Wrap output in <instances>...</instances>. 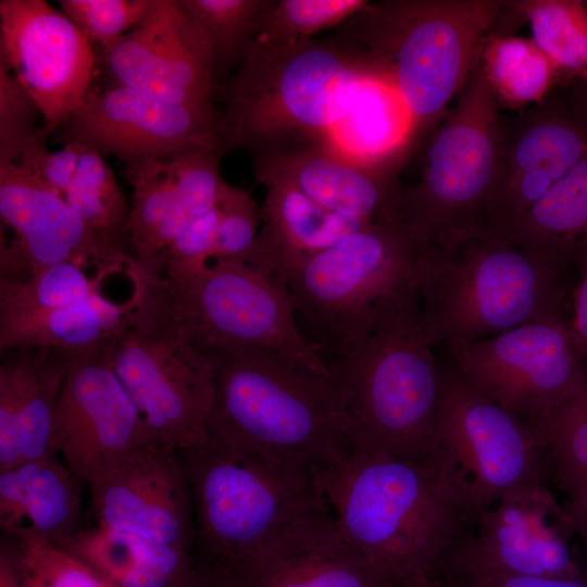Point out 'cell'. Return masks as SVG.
Masks as SVG:
<instances>
[{"mask_svg": "<svg viewBox=\"0 0 587 587\" xmlns=\"http://www.w3.org/2000/svg\"><path fill=\"white\" fill-rule=\"evenodd\" d=\"M420 251L397 217L382 220L284 276L302 334L329 365L383 315L419 294Z\"/></svg>", "mask_w": 587, "mask_h": 587, "instance_id": "obj_9", "label": "cell"}, {"mask_svg": "<svg viewBox=\"0 0 587 587\" xmlns=\"http://www.w3.org/2000/svg\"><path fill=\"white\" fill-rule=\"evenodd\" d=\"M97 63L107 87L216 111L210 48L177 0H152L137 26L100 48Z\"/></svg>", "mask_w": 587, "mask_h": 587, "instance_id": "obj_20", "label": "cell"}, {"mask_svg": "<svg viewBox=\"0 0 587 587\" xmlns=\"http://www.w3.org/2000/svg\"><path fill=\"white\" fill-rule=\"evenodd\" d=\"M560 488L565 494V511L574 539H578L587 554V476L569 482Z\"/></svg>", "mask_w": 587, "mask_h": 587, "instance_id": "obj_45", "label": "cell"}, {"mask_svg": "<svg viewBox=\"0 0 587 587\" xmlns=\"http://www.w3.org/2000/svg\"><path fill=\"white\" fill-rule=\"evenodd\" d=\"M419 317L416 295L332 361L347 451L430 465L441 373Z\"/></svg>", "mask_w": 587, "mask_h": 587, "instance_id": "obj_7", "label": "cell"}, {"mask_svg": "<svg viewBox=\"0 0 587 587\" xmlns=\"http://www.w3.org/2000/svg\"><path fill=\"white\" fill-rule=\"evenodd\" d=\"M89 487L97 525L189 548L192 501L176 451L149 444Z\"/></svg>", "mask_w": 587, "mask_h": 587, "instance_id": "obj_21", "label": "cell"}, {"mask_svg": "<svg viewBox=\"0 0 587 587\" xmlns=\"http://www.w3.org/2000/svg\"><path fill=\"white\" fill-rule=\"evenodd\" d=\"M60 548L116 587H172L196 567L188 549L100 525L78 529Z\"/></svg>", "mask_w": 587, "mask_h": 587, "instance_id": "obj_28", "label": "cell"}, {"mask_svg": "<svg viewBox=\"0 0 587 587\" xmlns=\"http://www.w3.org/2000/svg\"><path fill=\"white\" fill-rule=\"evenodd\" d=\"M416 286L419 330L432 347L566 320V273L487 228L421 249Z\"/></svg>", "mask_w": 587, "mask_h": 587, "instance_id": "obj_3", "label": "cell"}, {"mask_svg": "<svg viewBox=\"0 0 587 587\" xmlns=\"http://www.w3.org/2000/svg\"><path fill=\"white\" fill-rule=\"evenodd\" d=\"M20 567L41 587H116L66 550L32 536L15 538Z\"/></svg>", "mask_w": 587, "mask_h": 587, "instance_id": "obj_39", "label": "cell"}, {"mask_svg": "<svg viewBox=\"0 0 587 587\" xmlns=\"http://www.w3.org/2000/svg\"><path fill=\"white\" fill-rule=\"evenodd\" d=\"M502 0L367 2L337 34L398 92L412 115L416 142L442 118L477 64Z\"/></svg>", "mask_w": 587, "mask_h": 587, "instance_id": "obj_6", "label": "cell"}, {"mask_svg": "<svg viewBox=\"0 0 587 587\" xmlns=\"http://www.w3.org/2000/svg\"><path fill=\"white\" fill-rule=\"evenodd\" d=\"M204 37L215 90L235 72L275 0H177Z\"/></svg>", "mask_w": 587, "mask_h": 587, "instance_id": "obj_33", "label": "cell"}, {"mask_svg": "<svg viewBox=\"0 0 587 587\" xmlns=\"http://www.w3.org/2000/svg\"><path fill=\"white\" fill-rule=\"evenodd\" d=\"M573 539L565 508L546 480L528 483L504 494L480 516L434 578L482 573L579 576L583 573L573 554Z\"/></svg>", "mask_w": 587, "mask_h": 587, "instance_id": "obj_15", "label": "cell"}, {"mask_svg": "<svg viewBox=\"0 0 587 587\" xmlns=\"http://www.w3.org/2000/svg\"><path fill=\"white\" fill-rule=\"evenodd\" d=\"M0 280H23L60 263L126 276L136 263L128 238L87 226L28 165L0 163Z\"/></svg>", "mask_w": 587, "mask_h": 587, "instance_id": "obj_14", "label": "cell"}, {"mask_svg": "<svg viewBox=\"0 0 587 587\" xmlns=\"http://www.w3.org/2000/svg\"><path fill=\"white\" fill-rule=\"evenodd\" d=\"M587 155V92L565 104L557 85L514 116L500 115V154L487 229L507 233Z\"/></svg>", "mask_w": 587, "mask_h": 587, "instance_id": "obj_19", "label": "cell"}, {"mask_svg": "<svg viewBox=\"0 0 587 587\" xmlns=\"http://www.w3.org/2000/svg\"><path fill=\"white\" fill-rule=\"evenodd\" d=\"M317 475L341 539L397 587L433 584L472 527L454 490L428 464L349 450Z\"/></svg>", "mask_w": 587, "mask_h": 587, "instance_id": "obj_1", "label": "cell"}, {"mask_svg": "<svg viewBox=\"0 0 587 587\" xmlns=\"http://www.w3.org/2000/svg\"><path fill=\"white\" fill-rule=\"evenodd\" d=\"M172 587H238L236 583L222 574L196 565L193 572Z\"/></svg>", "mask_w": 587, "mask_h": 587, "instance_id": "obj_47", "label": "cell"}, {"mask_svg": "<svg viewBox=\"0 0 587 587\" xmlns=\"http://www.w3.org/2000/svg\"><path fill=\"white\" fill-rule=\"evenodd\" d=\"M217 209L218 224L212 260L245 257L259 235L261 208L248 190L227 184Z\"/></svg>", "mask_w": 587, "mask_h": 587, "instance_id": "obj_42", "label": "cell"}, {"mask_svg": "<svg viewBox=\"0 0 587 587\" xmlns=\"http://www.w3.org/2000/svg\"><path fill=\"white\" fill-rule=\"evenodd\" d=\"M366 0H275L254 40L292 42L339 27L359 12Z\"/></svg>", "mask_w": 587, "mask_h": 587, "instance_id": "obj_38", "label": "cell"}, {"mask_svg": "<svg viewBox=\"0 0 587 587\" xmlns=\"http://www.w3.org/2000/svg\"><path fill=\"white\" fill-rule=\"evenodd\" d=\"M0 64L37 104L46 141L91 90L92 45L43 0H0Z\"/></svg>", "mask_w": 587, "mask_h": 587, "instance_id": "obj_17", "label": "cell"}, {"mask_svg": "<svg viewBox=\"0 0 587 587\" xmlns=\"http://www.w3.org/2000/svg\"><path fill=\"white\" fill-rule=\"evenodd\" d=\"M499 110L478 60L455 105L415 148L419 177L402 186L397 220L421 249L486 227L498 177Z\"/></svg>", "mask_w": 587, "mask_h": 587, "instance_id": "obj_10", "label": "cell"}, {"mask_svg": "<svg viewBox=\"0 0 587 587\" xmlns=\"http://www.w3.org/2000/svg\"><path fill=\"white\" fill-rule=\"evenodd\" d=\"M217 111L170 102L127 87L90 90L54 133L118 159L124 167L197 149H218ZM221 151V150H220Z\"/></svg>", "mask_w": 587, "mask_h": 587, "instance_id": "obj_18", "label": "cell"}, {"mask_svg": "<svg viewBox=\"0 0 587 587\" xmlns=\"http://www.w3.org/2000/svg\"><path fill=\"white\" fill-rule=\"evenodd\" d=\"M403 164L370 166L321 145H309L252 159L260 183L292 185L320 205L366 222L397 217Z\"/></svg>", "mask_w": 587, "mask_h": 587, "instance_id": "obj_22", "label": "cell"}, {"mask_svg": "<svg viewBox=\"0 0 587 587\" xmlns=\"http://www.w3.org/2000/svg\"><path fill=\"white\" fill-rule=\"evenodd\" d=\"M579 279L572 292L573 314L570 329L580 354L587 360V254L577 263Z\"/></svg>", "mask_w": 587, "mask_h": 587, "instance_id": "obj_46", "label": "cell"}, {"mask_svg": "<svg viewBox=\"0 0 587 587\" xmlns=\"http://www.w3.org/2000/svg\"><path fill=\"white\" fill-rule=\"evenodd\" d=\"M133 323L109 347L113 370L155 444L186 452L209 440L210 357L140 299Z\"/></svg>", "mask_w": 587, "mask_h": 587, "instance_id": "obj_12", "label": "cell"}, {"mask_svg": "<svg viewBox=\"0 0 587 587\" xmlns=\"http://www.w3.org/2000/svg\"><path fill=\"white\" fill-rule=\"evenodd\" d=\"M373 73L363 54L338 34L292 42L251 41L215 90L223 103L217 139L224 155L251 159L324 145Z\"/></svg>", "mask_w": 587, "mask_h": 587, "instance_id": "obj_2", "label": "cell"}, {"mask_svg": "<svg viewBox=\"0 0 587 587\" xmlns=\"http://www.w3.org/2000/svg\"><path fill=\"white\" fill-rule=\"evenodd\" d=\"M560 487L587 476V375L580 387L549 417L532 426Z\"/></svg>", "mask_w": 587, "mask_h": 587, "instance_id": "obj_37", "label": "cell"}, {"mask_svg": "<svg viewBox=\"0 0 587 587\" xmlns=\"http://www.w3.org/2000/svg\"><path fill=\"white\" fill-rule=\"evenodd\" d=\"M62 198L90 228L128 238L125 226L129 205L100 152L83 146L75 176Z\"/></svg>", "mask_w": 587, "mask_h": 587, "instance_id": "obj_36", "label": "cell"}, {"mask_svg": "<svg viewBox=\"0 0 587 587\" xmlns=\"http://www.w3.org/2000/svg\"><path fill=\"white\" fill-rule=\"evenodd\" d=\"M83 146L66 143L55 151L43 150L28 161H20L32 167L58 195L63 197L75 176Z\"/></svg>", "mask_w": 587, "mask_h": 587, "instance_id": "obj_44", "label": "cell"}, {"mask_svg": "<svg viewBox=\"0 0 587 587\" xmlns=\"http://www.w3.org/2000/svg\"><path fill=\"white\" fill-rule=\"evenodd\" d=\"M435 587H587V576L537 577L482 574H441L434 580Z\"/></svg>", "mask_w": 587, "mask_h": 587, "instance_id": "obj_43", "label": "cell"}, {"mask_svg": "<svg viewBox=\"0 0 587 587\" xmlns=\"http://www.w3.org/2000/svg\"><path fill=\"white\" fill-rule=\"evenodd\" d=\"M65 372L63 351L40 347L1 351L0 472L57 453L53 425Z\"/></svg>", "mask_w": 587, "mask_h": 587, "instance_id": "obj_23", "label": "cell"}, {"mask_svg": "<svg viewBox=\"0 0 587 587\" xmlns=\"http://www.w3.org/2000/svg\"><path fill=\"white\" fill-rule=\"evenodd\" d=\"M110 275L98 272L91 277L78 265L60 263L27 279L0 280V328L102 292Z\"/></svg>", "mask_w": 587, "mask_h": 587, "instance_id": "obj_34", "label": "cell"}, {"mask_svg": "<svg viewBox=\"0 0 587 587\" xmlns=\"http://www.w3.org/2000/svg\"><path fill=\"white\" fill-rule=\"evenodd\" d=\"M65 353L53 446L73 474L90 485L155 442L113 370L109 347Z\"/></svg>", "mask_w": 587, "mask_h": 587, "instance_id": "obj_16", "label": "cell"}, {"mask_svg": "<svg viewBox=\"0 0 587 587\" xmlns=\"http://www.w3.org/2000/svg\"><path fill=\"white\" fill-rule=\"evenodd\" d=\"M0 587H24L16 555L4 547L0 553Z\"/></svg>", "mask_w": 587, "mask_h": 587, "instance_id": "obj_48", "label": "cell"}, {"mask_svg": "<svg viewBox=\"0 0 587 587\" xmlns=\"http://www.w3.org/2000/svg\"><path fill=\"white\" fill-rule=\"evenodd\" d=\"M417 587H435L433 584L424 585V586H417Z\"/></svg>", "mask_w": 587, "mask_h": 587, "instance_id": "obj_51", "label": "cell"}, {"mask_svg": "<svg viewBox=\"0 0 587 587\" xmlns=\"http://www.w3.org/2000/svg\"><path fill=\"white\" fill-rule=\"evenodd\" d=\"M260 183L265 188L262 226L252 249L240 259L280 282L307 259L374 223L335 213L285 182Z\"/></svg>", "mask_w": 587, "mask_h": 587, "instance_id": "obj_25", "label": "cell"}, {"mask_svg": "<svg viewBox=\"0 0 587 587\" xmlns=\"http://www.w3.org/2000/svg\"><path fill=\"white\" fill-rule=\"evenodd\" d=\"M39 117L33 98L0 64V163L20 160L46 146L36 128Z\"/></svg>", "mask_w": 587, "mask_h": 587, "instance_id": "obj_40", "label": "cell"}, {"mask_svg": "<svg viewBox=\"0 0 587 587\" xmlns=\"http://www.w3.org/2000/svg\"><path fill=\"white\" fill-rule=\"evenodd\" d=\"M213 370L209 437L320 472L347 451L336 376L279 352H205Z\"/></svg>", "mask_w": 587, "mask_h": 587, "instance_id": "obj_4", "label": "cell"}, {"mask_svg": "<svg viewBox=\"0 0 587 587\" xmlns=\"http://www.w3.org/2000/svg\"><path fill=\"white\" fill-rule=\"evenodd\" d=\"M447 348L467 384L530 426L549 417L587 375V360L566 320L526 324Z\"/></svg>", "mask_w": 587, "mask_h": 587, "instance_id": "obj_13", "label": "cell"}, {"mask_svg": "<svg viewBox=\"0 0 587 587\" xmlns=\"http://www.w3.org/2000/svg\"><path fill=\"white\" fill-rule=\"evenodd\" d=\"M233 580L238 587H397L347 546L329 512L273 544Z\"/></svg>", "mask_w": 587, "mask_h": 587, "instance_id": "obj_24", "label": "cell"}, {"mask_svg": "<svg viewBox=\"0 0 587 587\" xmlns=\"http://www.w3.org/2000/svg\"><path fill=\"white\" fill-rule=\"evenodd\" d=\"M136 283L141 301L204 352L264 348L335 376L302 334L284 284L243 259H214L191 270L138 265Z\"/></svg>", "mask_w": 587, "mask_h": 587, "instance_id": "obj_8", "label": "cell"}, {"mask_svg": "<svg viewBox=\"0 0 587 587\" xmlns=\"http://www.w3.org/2000/svg\"><path fill=\"white\" fill-rule=\"evenodd\" d=\"M138 294L133 287L125 302L102 292L0 328V351L40 347L63 352L107 348L134 321Z\"/></svg>", "mask_w": 587, "mask_h": 587, "instance_id": "obj_29", "label": "cell"}, {"mask_svg": "<svg viewBox=\"0 0 587 587\" xmlns=\"http://www.w3.org/2000/svg\"><path fill=\"white\" fill-rule=\"evenodd\" d=\"M582 83H583V86L585 87V89L587 91V72H586L585 76L582 78Z\"/></svg>", "mask_w": 587, "mask_h": 587, "instance_id": "obj_50", "label": "cell"}, {"mask_svg": "<svg viewBox=\"0 0 587 587\" xmlns=\"http://www.w3.org/2000/svg\"><path fill=\"white\" fill-rule=\"evenodd\" d=\"M20 571H21L22 582H23L24 587H41L39 583L32 575L23 571L21 567H20Z\"/></svg>", "mask_w": 587, "mask_h": 587, "instance_id": "obj_49", "label": "cell"}, {"mask_svg": "<svg viewBox=\"0 0 587 587\" xmlns=\"http://www.w3.org/2000/svg\"><path fill=\"white\" fill-rule=\"evenodd\" d=\"M360 164L407 165L417 142L412 115L385 79L374 73L361 82L352 103L324 145Z\"/></svg>", "mask_w": 587, "mask_h": 587, "instance_id": "obj_27", "label": "cell"}, {"mask_svg": "<svg viewBox=\"0 0 587 587\" xmlns=\"http://www.w3.org/2000/svg\"><path fill=\"white\" fill-rule=\"evenodd\" d=\"M532 39L549 59L559 78L587 72V5L572 0H516Z\"/></svg>", "mask_w": 587, "mask_h": 587, "instance_id": "obj_35", "label": "cell"}, {"mask_svg": "<svg viewBox=\"0 0 587 587\" xmlns=\"http://www.w3.org/2000/svg\"><path fill=\"white\" fill-rule=\"evenodd\" d=\"M479 62L499 109L522 110L534 104L560 79L532 38L491 33Z\"/></svg>", "mask_w": 587, "mask_h": 587, "instance_id": "obj_32", "label": "cell"}, {"mask_svg": "<svg viewBox=\"0 0 587 587\" xmlns=\"http://www.w3.org/2000/svg\"><path fill=\"white\" fill-rule=\"evenodd\" d=\"M80 482L54 455L0 472V526L62 547L79 528Z\"/></svg>", "mask_w": 587, "mask_h": 587, "instance_id": "obj_26", "label": "cell"}, {"mask_svg": "<svg viewBox=\"0 0 587 587\" xmlns=\"http://www.w3.org/2000/svg\"><path fill=\"white\" fill-rule=\"evenodd\" d=\"M189 484L200 560L237 578L273 544L328 513L316 471L209 437L178 453Z\"/></svg>", "mask_w": 587, "mask_h": 587, "instance_id": "obj_5", "label": "cell"}, {"mask_svg": "<svg viewBox=\"0 0 587 587\" xmlns=\"http://www.w3.org/2000/svg\"><path fill=\"white\" fill-rule=\"evenodd\" d=\"M430 465L454 490L472 527L504 494L549 473L535 429L454 370L441 373Z\"/></svg>", "mask_w": 587, "mask_h": 587, "instance_id": "obj_11", "label": "cell"}, {"mask_svg": "<svg viewBox=\"0 0 587 587\" xmlns=\"http://www.w3.org/2000/svg\"><path fill=\"white\" fill-rule=\"evenodd\" d=\"M152 0H59L61 11L77 29L99 48L105 47L137 26Z\"/></svg>", "mask_w": 587, "mask_h": 587, "instance_id": "obj_41", "label": "cell"}, {"mask_svg": "<svg viewBox=\"0 0 587 587\" xmlns=\"http://www.w3.org/2000/svg\"><path fill=\"white\" fill-rule=\"evenodd\" d=\"M584 3L587 5V1H584Z\"/></svg>", "mask_w": 587, "mask_h": 587, "instance_id": "obj_52", "label": "cell"}, {"mask_svg": "<svg viewBox=\"0 0 587 587\" xmlns=\"http://www.w3.org/2000/svg\"><path fill=\"white\" fill-rule=\"evenodd\" d=\"M124 172L132 188L125 229L137 262L146 264L197 218L178 191L167 159L127 166Z\"/></svg>", "mask_w": 587, "mask_h": 587, "instance_id": "obj_31", "label": "cell"}, {"mask_svg": "<svg viewBox=\"0 0 587 587\" xmlns=\"http://www.w3.org/2000/svg\"><path fill=\"white\" fill-rule=\"evenodd\" d=\"M503 237L560 271L577 265L587 253V155Z\"/></svg>", "mask_w": 587, "mask_h": 587, "instance_id": "obj_30", "label": "cell"}]
</instances>
